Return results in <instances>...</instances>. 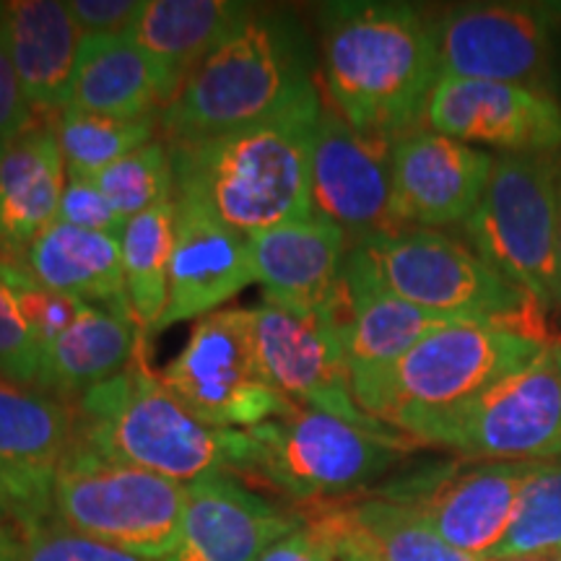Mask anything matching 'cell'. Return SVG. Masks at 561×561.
<instances>
[{
    "label": "cell",
    "mask_w": 561,
    "mask_h": 561,
    "mask_svg": "<svg viewBox=\"0 0 561 561\" xmlns=\"http://www.w3.org/2000/svg\"><path fill=\"white\" fill-rule=\"evenodd\" d=\"M322 100L362 133L401 138L424 125L439 81L432 16L390 0L320 9Z\"/></svg>",
    "instance_id": "1"
},
{
    "label": "cell",
    "mask_w": 561,
    "mask_h": 561,
    "mask_svg": "<svg viewBox=\"0 0 561 561\" xmlns=\"http://www.w3.org/2000/svg\"><path fill=\"white\" fill-rule=\"evenodd\" d=\"M320 110L322 91L312 89L263 123L195 144H167L174 198L201 203L244 234L310 219Z\"/></svg>",
    "instance_id": "2"
},
{
    "label": "cell",
    "mask_w": 561,
    "mask_h": 561,
    "mask_svg": "<svg viewBox=\"0 0 561 561\" xmlns=\"http://www.w3.org/2000/svg\"><path fill=\"white\" fill-rule=\"evenodd\" d=\"M318 89L305 32L284 13L255 9L182 81L159 112L167 144H195L278 115Z\"/></svg>",
    "instance_id": "3"
},
{
    "label": "cell",
    "mask_w": 561,
    "mask_h": 561,
    "mask_svg": "<svg viewBox=\"0 0 561 561\" xmlns=\"http://www.w3.org/2000/svg\"><path fill=\"white\" fill-rule=\"evenodd\" d=\"M79 442L110 460L128 462L178 483L208 473L240 476L250 458L248 432L203 424L151 369L149 335L128 367L76 403Z\"/></svg>",
    "instance_id": "4"
},
{
    "label": "cell",
    "mask_w": 561,
    "mask_h": 561,
    "mask_svg": "<svg viewBox=\"0 0 561 561\" xmlns=\"http://www.w3.org/2000/svg\"><path fill=\"white\" fill-rule=\"evenodd\" d=\"M549 346L494 322L460 320L421 339L390 367L354 375L351 390L364 413L411 439L426 419L471 403Z\"/></svg>",
    "instance_id": "5"
},
{
    "label": "cell",
    "mask_w": 561,
    "mask_h": 561,
    "mask_svg": "<svg viewBox=\"0 0 561 561\" xmlns=\"http://www.w3.org/2000/svg\"><path fill=\"white\" fill-rule=\"evenodd\" d=\"M248 437L250 458L237 479L265 483L297 507L351 500L419 447L401 432L364 430L307 405L252 426Z\"/></svg>",
    "instance_id": "6"
},
{
    "label": "cell",
    "mask_w": 561,
    "mask_h": 561,
    "mask_svg": "<svg viewBox=\"0 0 561 561\" xmlns=\"http://www.w3.org/2000/svg\"><path fill=\"white\" fill-rule=\"evenodd\" d=\"M356 248H364L392 294L421 310L494 322L551 343L543 307L491 268L468 242L439 229L405 227Z\"/></svg>",
    "instance_id": "7"
},
{
    "label": "cell",
    "mask_w": 561,
    "mask_h": 561,
    "mask_svg": "<svg viewBox=\"0 0 561 561\" xmlns=\"http://www.w3.org/2000/svg\"><path fill=\"white\" fill-rule=\"evenodd\" d=\"M187 483L110 460L76 439L53 479V520L149 561L178 549Z\"/></svg>",
    "instance_id": "8"
},
{
    "label": "cell",
    "mask_w": 561,
    "mask_h": 561,
    "mask_svg": "<svg viewBox=\"0 0 561 561\" xmlns=\"http://www.w3.org/2000/svg\"><path fill=\"white\" fill-rule=\"evenodd\" d=\"M561 224V151L502 153L489 187L468 219V244L496 273L553 307V271Z\"/></svg>",
    "instance_id": "9"
},
{
    "label": "cell",
    "mask_w": 561,
    "mask_h": 561,
    "mask_svg": "<svg viewBox=\"0 0 561 561\" xmlns=\"http://www.w3.org/2000/svg\"><path fill=\"white\" fill-rule=\"evenodd\" d=\"M411 439L462 460L561 462V343L471 403L426 419Z\"/></svg>",
    "instance_id": "10"
},
{
    "label": "cell",
    "mask_w": 561,
    "mask_h": 561,
    "mask_svg": "<svg viewBox=\"0 0 561 561\" xmlns=\"http://www.w3.org/2000/svg\"><path fill=\"white\" fill-rule=\"evenodd\" d=\"M159 380L182 409L216 430L248 432L297 405L265 377L252 339V310L244 307H224L195 320Z\"/></svg>",
    "instance_id": "11"
},
{
    "label": "cell",
    "mask_w": 561,
    "mask_h": 561,
    "mask_svg": "<svg viewBox=\"0 0 561 561\" xmlns=\"http://www.w3.org/2000/svg\"><path fill=\"white\" fill-rule=\"evenodd\" d=\"M439 79L502 81L543 89L561 3H466L432 16Z\"/></svg>",
    "instance_id": "12"
},
{
    "label": "cell",
    "mask_w": 561,
    "mask_h": 561,
    "mask_svg": "<svg viewBox=\"0 0 561 561\" xmlns=\"http://www.w3.org/2000/svg\"><path fill=\"white\" fill-rule=\"evenodd\" d=\"M343 310L346 291L339 305L325 310H289L268 301L252 307L257 359L273 388L297 405L325 411L364 430L390 432V426L359 409L351 390Z\"/></svg>",
    "instance_id": "13"
},
{
    "label": "cell",
    "mask_w": 561,
    "mask_h": 561,
    "mask_svg": "<svg viewBox=\"0 0 561 561\" xmlns=\"http://www.w3.org/2000/svg\"><path fill=\"white\" fill-rule=\"evenodd\" d=\"M536 462L466 460L419 473L380 496L411 507L442 541L491 559L507 536L517 496Z\"/></svg>",
    "instance_id": "14"
},
{
    "label": "cell",
    "mask_w": 561,
    "mask_h": 561,
    "mask_svg": "<svg viewBox=\"0 0 561 561\" xmlns=\"http://www.w3.org/2000/svg\"><path fill=\"white\" fill-rule=\"evenodd\" d=\"M396 140L356 130L322 100L312 151V208L346 234L348 248L398 231L392 219Z\"/></svg>",
    "instance_id": "15"
},
{
    "label": "cell",
    "mask_w": 561,
    "mask_h": 561,
    "mask_svg": "<svg viewBox=\"0 0 561 561\" xmlns=\"http://www.w3.org/2000/svg\"><path fill=\"white\" fill-rule=\"evenodd\" d=\"M424 128L504 153L561 151V107L549 91L502 81L439 79Z\"/></svg>",
    "instance_id": "16"
},
{
    "label": "cell",
    "mask_w": 561,
    "mask_h": 561,
    "mask_svg": "<svg viewBox=\"0 0 561 561\" xmlns=\"http://www.w3.org/2000/svg\"><path fill=\"white\" fill-rule=\"evenodd\" d=\"M494 157L462 140L416 128L396 140L392 219L398 229L466 224L489 187Z\"/></svg>",
    "instance_id": "17"
},
{
    "label": "cell",
    "mask_w": 561,
    "mask_h": 561,
    "mask_svg": "<svg viewBox=\"0 0 561 561\" xmlns=\"http://www.w3.org/2000/svg\"><path fill=\"white\" fill-rule=\"evenodd\" d=\"M252 284L250 237L201 203L174 198L170 299L159 331L224 310L229 299Z\"/></svg>",
    "instance_id": "18"
},
{
    "label": "cell",
    "mask_w": 561,
    "mask_h": 561,
    "mask_svg": "<svg viewBox=\"0 0 561 561\" xmlns=\"http://www.w3.org/2000/svg\"><path fill=\"white\" fill-rule=\"evenodd\" d=\"M301 525L284 510L219 471L187 483L178 549L167 561H261L273 543Z\"/></svg>",
    "instance_id": "19"
},
{
    "label": "cell",
    "mask_w": 561,
    "mask_h": 561,
    "mask_svg": "<svg viewBox=\"0 0 561 561\" xmlns=\"http://www.w3.org/2000/svg\"><path fill=\"white\" fill-rule=\"evenodd\" d=\"M248 237L263 301L289 310H325L339 305L351 248L335 224L314 214Z\"/></svg>",
    "instance_id": "20"
},
{
    "label": "cell",
    "mask_w": 561,
    "mask_h": 561,
    "mask_svg": "<svg viewBox=\"0 0 561 561\" xmlns=\"http://www.w3.org/2000/svg\"><path fill=\"white\" fill-rule=\"evenodd\" d=\"M68 170L58 117H32L0 144V261L21 263L58 219Z\"/></svg>",
    "instance_id": "21"
},
{
    "label": "cell",
    "mask_w": 561,
    "mask_h": 561,
    "mask_svg": "<svg viewBox=\"0 0 561 561\" xmlns=\"http://www.w3.org/2000/svg\"><path fill=\"white\" fill-rule=\"evenodd\" d=\"M343 343H346L351 377L367 375L396 364L405 351L439 328L460 322L411 305L392 294L364 248H351L343 265Z\"/></svg>",
    "instance_id": "22"
},
{
    "label": "cell",
    "mask_w": 561,
    "mask_h": 561,
    "mask_svg": "<svg viewBox=\"0 0 561 561\" xmlns=\"http://www.w3.org/2000/svg\"><path fill=\"white\" fill-rule=\"evenodd\" d=\"M297 512L339 559L362 553L371 561H486L442 541L411 507L380 494L320 502Z\"/></svg>",
    "instance_id": "23"
},
{
    "label": "cell",
    "mask_w": 561,
    "mask_h": 561,
    "mask_svg": "<svg viewBox=\"0 0 561 561\" xmlns=\"http://www.w3.org/2000/svg\"><path fill=\"white\" fill-rule=\"evenodd\" d=\"M5 39L16 76L34 117H60L66 110L81 32L62 0H5L0 3Z\"/></svg>",
    "instance_id": "24"
},
{
    "label": "cell",
    "mask_w": 561,
    "mask_h": 561,
    "mask_svg": "<svg viewBox=\"0 0 561 561\" xmlns=\"http://www.w3.org/2000/svg\"><path fill=\"white\" fill-rule=\"evenodd\" d=\"M180 91V79L157 58L125 37H91L81 42L79 66L66 110L104 117L159 115Z\"/></svg>",
    "instance_id": "25"
},
{
    "label": "cell",
    "mask_w": 561,
    "mask_h": 561,
    "mask_svg": "<svg viewBox=\"0 0 561 561\" xmlns=\"http://www.w3.org/2000/svg\"><path fill=\"white\" fill-rule=\"evenodd\" d=\"M21 265L45 289L136 320L125 291L121 234L53 221L30 244Z\"/></svg>",
    "instance_id": "26"
},
{
    "label": "cell",
    "mask_w": 561,
    "mask_h": 561,
    "mask_svg": "<svg viewBox=\"0 0 561 561\" xmlns=\"http://www.w3.org/2000/svg\"><path fill=\"white\" fill-rule=\"evenodd\" d=\"M144 335L136 320L87 305L66 333L42 348L34 388L76 405L128 367Z\"/></svg>",
    "instance_id": "27"
},
{
    "label": "cell",
    "mask_w": 561,
    "mask_h": 561,
    "mask_svg": "<svg viewBox=\"0 0 561 561\" xmlns=\"http://www.w3.org/2000/svg\"><path fill=\"white\" fill-rule=\"evenodd\" d=\"M255 5L237 0H144L128 37L182 81L208 58Z\"/></svg>",
    "instance_id": "28"
},
{
    "label": "cell",
    "mask_w": 561,
    "mask_h": 561,
    "mask_svg": "<svg viewBox=\"0 0 561 561\" xmlns=\"http://www.w3.org/2000/svg\"><path fill=\"white\" fill-rule=\"evenodd\" d=\"M76 439V405L37 388L0 380V462L55 479Z\"/></svg>",
    "instance_id": "29"
},
{
    "label": "cell",
    "mask_w": 561,
    "mask_h": 561,
    "mask_svg": "<svg viewBox=\"0 0 561 561\" xmlns=\"http://www.w3.org/2000/svg\"><path fill=\"white\" fill-rule=\"evenodd\" d=\"M123 273L128 305L140 331L159 333L170 299V265L174 250V201L157 206L125 224Z\"/></svg>",
    "instance_id": "30"
},
{
    "label": "cell",
    "mask_w": 561,
    "mask_h": 561,
    "mask_svg": "<svg viewBox=\"0 0 561 561\" xmlns=\"http://www.w3.org/2000/svg\"><path fill=\"white\" fill-rule=\"evenodd\" d=\"M58 136L68 178L94 180L115 161L157 140L159 115L123 121V117L62 110L58 117Z\"/></svg>",
    "instance_id": "31"
},
{
    "label": "cell",
    "mask_w": 561,
    "mask_h": 561,
    "mask_svg": "<svg viewBox=\"0 0 561 561\" xmlns=\"http://www.w3.org/2000/svg\"><path fill=\"white\" fill-rule=\"evenodd\" d=\"M533 553H561V462H536L530 468L507 536L491 559Z\"/></svg>",
    "instance_id": "32"
},
{
    "label": "cell",
    "mask_w": 561,
    "mask_h": 561,
    "mask_svg": "<svg viewBox=\"0 0 561 561\" xmlns=\"http://www.w3.org/2000/svg\"><path fill=\"white\" fill-rule=\"evenodd\" d=\"M94 182L125 224L146 210L172 203L174 170L170 146L159 136L96 174Z\"/></svg>",
    "instance_id": "33"
},
{
    "label": "cell",
    "mask_w": 561,
    "mask_h": 561,
    "mask_svg": "<svg viewBox=\"0 0 561 561\" xmlns=\"http://www.w3.org/2000/svg\"><path fill=\"white\" fill-rule=\"evenodd\" d=\"M0 276L11 286L21 312L30 322L34 339L39 343V351L66 333L81 318V312L87 310V301L45 289L21 263L0 261Z\"/></svg>",
    "instance_id": "34"
},
{
    "label": "cell",
    "mask_w": 561,
    "mask_h": 561,
    "mask_svg": "<svg viewBox=\"0 0 561 561\" xmlns=\"http://www.w3.org/2000/svg\"><path fill=\"white\" fill-rule=\"evenodd\" d=\"M39 354L30 322L11 286L0 276V380L34 388L39 375Z\"/></svg>",
    "instance_id": "35"
},
{
    "label": "cell",
    "mask_w": 561,
    "mask_h": 561,
    "mask_svg": "<svg viewBox=\"0 0 561 561\" xmlns=\"http://www.w3.org/2000/svg\"><path fill=\"white\" fill-rule=\"evenodd\" d=\"M47 520H53V479L0 462V525L24 536Z\"/></svg>",
    "instance_id": "36"
},
{
    "label": "cell",
    "mask_w": 561,
    "mask_h": 561,
    "mask_svg": "<svg viewBox=\"0 0 561 561\" xmlns=\"http://www.w3.org/2000/svg\"><path fill=\"white\" fill-rule=\"evenodd\" d=\"M21 561H149L47 520L24 533Z\"/></svg>",
    "instance_id": "37"
},
{
    "label": "cell",
    "mask_w": 561,
    "mask_h": 561,
    "mask_svg": "<svg viewBox=\"0 0 561 561\" xmlns=\"http://www.w3.org/2000/svg\"><path fill=\"white\" fill-rule=\"evenodd\" d=\"M55 221L87 231H107V234H123L125 229V221L112 208L107 195L94 180L87 178H68Z\"/></svg>",
    "instance_id": "38"
},
{
    "label": "cell",
    "mask_w": 561,
    "mask_h": 561,
    "mask_svg": "<svg viewBox=\"0 0 561 561\" xmlns=\"http://www.w3.org/2000/svg\"><path fill=\"white\" fill-rule=\"evenodd\" d=\"M66 5L83 39L125 37L144 11V0H68Z\"/></svg>",
    "instance_id": "39"
},
{
    "label": "cell",
    "mask_w": 561,
    "mask_h": 561,
    "mask_svg": "<svg viewBox=\"0 0 561 561\" xmlns=\"http://www.w3.org/2000/svg\"><path fill=\"white\" fill-rule=\"evenodd\" d=\"M32 117L24 91H21L16 66H13L9 39H5L3 13H0V144L24 128Z\"/></svg>",
    "instance_id": "40"
},
{
    "label": "cell",
    "mask_w": 561,
    "mask_h": 561,
    "mask_svg": "<svg viewBox=\"0 0 561 561\" xmlns=\"http://www.w3.org/2000/svg\"><path fill=\"white\" fill-rule=\"evenodd\" d=\"M261 561H339V557L318 530L301 520L299 528L273 543Z\"/></svg>",
    "instance_id": "41"
},
{
    "label": "cell",
    "mask_w": 561,
    "mask_h": 561,
    "mask_svg": "<svg viewBox=\"0 0 561 561\" xmlns=\"http://www.w3.org/2000/svg\"><path fill=\"white\" fill-rule=\"evenodd\" d=\"M24 559V536L16 533V536L5 538L3 543H0V561H21Z\"/></svg>",
    "instance_id": "42"
},
{
    "label": "cell",
    "mask_w": 561,
    "mask_h": 561,
    "mask_svg": "<svg viewBox=\"0 0 561 561\" xmlns=\"http://www.w3.org/2000/svg\"><path fill=\"white\" fill-rule=\"evenodd\" d=\"M553 307L561 310V224H559V240H557V271H553Z\"/></svg>",
    "instance_id": "43"
},
{
    "label": "cell",
    "mask_w": 561,
    "mask_h": 561,
    "mask_svg": "<svg viewBox=\"0 0 561 561\" xmlns=\"http://www.w3.org/2000/svg\"><path fill=\"white\" fill-rule=\"evenodd\" d=\"M16 528H9V525H0V543L5 541V538H11V536H16Z\"/></svg>",
    "instance_id": "44"
},
{
    "label": "cell",
    "mask_w": 561,
    "mask_h": 561,
    "mask_svg": "<svg viewBox=\"0 0 561 561\" xmlns=\"http://www.w3.org/2000/svg\"><path fill=\"white\" fill-rule=\"evenodd\" d=\"M339 561H371V559L362 557V553H348V557H343V559H339Z\"/></svg>",
    "instance_id": "45"
},
{
    "label": "cell",
    "mask_w": 561,
    "mask_h": 561,
    "mask_svg": "<svg viewBox=\"0 0 561 561\" xmlns=\"http://www.w3.org/2000/svg\"><path fill=\"white\" fill-rule=\"evenodd\" d=\"M557 561H561V557H559V559H557Z\"/></svg>",
    "instance_id": "46"
}]
</instances>
